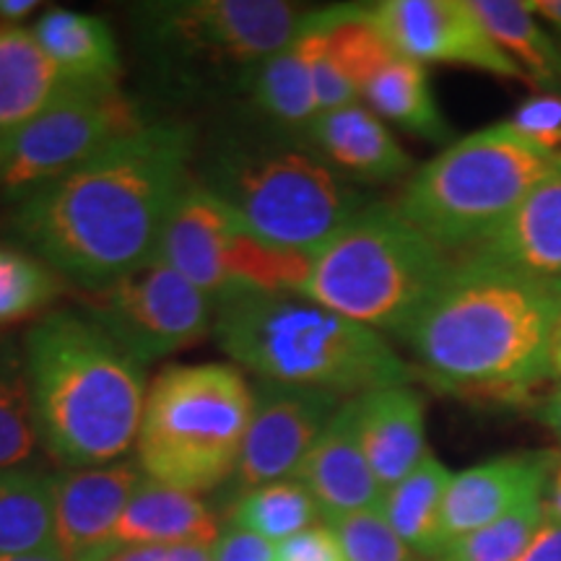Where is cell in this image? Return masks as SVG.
<instances>
[{
  "mask_svg": "<svg viewBox=\"0 0 561 561\" xmlns=\"http://www.w3.org/2000/svg\"><path fill=\"white\" fill-rule=\"evenodd\" d=\"M453 473L437 455L426 453L413 471L382 494L380 510L390 528L419 557L439 553V525Z\"/></svg>",
  "mask_w": 561,
  "mask_h": 561,
  "instance_id": "484cf974",
  "label": "cell"
},
{
  "mask_svg": "<svg viewBox=\"0 0 561 561\" xmlns=\"http://www.w3.org/2000/svg\"><path fill=\"white\" fill-rule=\"evenodd\" d=\"M543 507H546V517H549V520L561 523V460L557 462V468H553L549 486H546Z\"/></svg>",
  "mask_w": 561,
  "mask_h": 561,
  "instance_id": "74e56055",
  "label": "cell"
},
{
  "mask_svg": "<svg viewBox=\"0 0 561 561\" xmlns=\"http://www.w3.org/2000/svg\"><path fill=\"white\" fill-rule=\"evenodd\" d=\"M356 426L371 473L382 491L403 481L426 453V403L411 385L354 398Z\"/></svg>",
  "mask_w": 561,
  "mask_h": 561,
  "instance_id": "d6986e66",
  "label": "cell"
},
{
  "mask_svg": "<svg viewBox=\"0 0 561 561\" xmlns=\"http://www.w3.org/2000/svg\"><path fill=\"white\" fill-rule=\"evenodd\" d=\"M551 375H561V322L551 343Z\"/></svg>",
  "mask_w": 561,
  "mask_h": 561,
  "instance_id": "7bdbcfd3",
  "label": "cell"
},
{
  "mask_svg": "<svg viewBox=\"0 0 561 561\" xmlns=\"http://www.w3.org/2000/svg\"><path fill=\"white\" fill-rule=\"evenodd\" d=\"M543 494H533L486 528L447 543L434 561H517L546 520Z\"/></svg>",
  "mask_w": 561,
  "mask_h": 561,
  "instance_id": "4dcf8cb0",
  "label": "cell"
},
{
  "mask_svg": "<svg viewBox=\"0 0 561 561\" xmlns=\"http://www.w3.org/2000/svg\"><path fill=\"white\" fill-rule=\"evenodd\" d=\"M325 525L333 530L346 561H419V553L401 541L380 507L325 517Z\"/></svg>",
  "mask_w": 561,
  "mask_h": 561,
  "instance_id": "d6a6232c",
  "label": "cell"
},
{
  "mask_svg": "<svg viewBox=\"0 0 561 561\" xmlns=\"http://www.w3.org/2000/svg\"><path fill=\"white\" fill-rule=\"evenodd\" d=\"M68 83L34 32L0 24V133H16L60 96Z\"/></svg>",
  "mask_w": 561,
  "mask_h": 561,
  "instance_id": "cb8c5ba5",
  "label": "cell"
},
{
  "mask_svg": "<svg viewBox=\"0 0 561 561\" xmlns=\"http://www.w3.org/2000/svg\"><path fill=\"white\" fill-rule=\"evenodd\" d=\"M0 561H66L58 551L53 553H21V557H0Z\"/></svg>",
  "mask_w": 561,
  "mask_h": 561,
  "instance_id": "ee69618b",
  "label": "cell"
},
{
  "mask_svg": "<svg viewBox=\"0 0 561 561\" xmlns=\"http://www.w3.org/2000/svg\"><path fill=\"white\" fill-rule=\"evenodd\" d=\"M45 453L62 471L125 460L138 442L146 367L81 310H55L24 335Z\"/></svg>",
  "mask_w": 561,
  "mask_h": 561,
  "instance_id": "3957f363",
  "label": "cell"
},
{
  "mask_svg": "<svg viewBox=\"0 0 561 561\" xmlns=\"http://www.w3.org/2000/svg\"><path fill=\"white\" fill-rule=\"evenodd\" d=\"M273 561H346V557L328 525H312L278 543Z\"/></svg>",
  "mask_w": 561,
  "mask_h": 561,
  "instance_id": "e575fe53",
  "label": "cell"
},
{
  "mask_svg": "<svg viewBox=\"0 0 561 561\" xmlns=\"http://www.w3.org/2000/svg\"><path fill=\"white\" fill-rule=\"evenodd\" d=\"M250 413L252 385L231 364L161 369L140 419V471L187 494L221 486L237 471Z\"/></svg>",
  "mask_w": 561,
  "mask_h": 561,
  "instance_id": "ba28073f",
  "label": "cell"
},
{
  "mask_svg": "<svg viewBox=\"0 0 561 561\" xmlns=\"http://www.w3.org/2000/svg\"><path fill=\"white\" fill-rule=\"evenodd\" d=\"M214 339L257 380L359 398L409 385L411 371L380 333L301 294H240L216 305Z\"/></svg>",
  "mask_w": 561,
  "mask_h": 561,
  "instance_id": "277c9868",
  "label": "cell"
},
{
  "mask_svg": "<svg viewBox=\"0 0 561 561\" xmlns=\"http://www.w3.org/2000/svg\"><path fill=\"white\" fill-rule=\"evenodd\" d=\"M66 291V280L45 261L19 244H0V328L50 307Z\"/></svg>",
  "mask_w": 561,
  "mask_h": 561,
  "instance_id": "1f68e13d",
  "label": "cell"
},
{
  "mask_svg": "<svg viewBox=\"0 0 561 561\" xmlns=\"http://www.w3.org/2000/svg\"><path fill=\"white\" fill-rule=\"evenodd\" d=\"M559 458L549 453L504 455L453 476L439 525V551L500 520L533 494H543Z\"/></svg>",
  "mask_w": 561,
  "mask_h": 561,
  "instance_id": "e0dca14e",
  "label": "cell"
},
{
  "mask_svg": "<svg viewBox=\"0 0 561 561\" xmlns=\"http://www.w3.org/2000/svg\"><path fill=\"white\" fill-rule=\"evenodd\" d=\"M307 140L346 180L392 182L411 172V157L398 138L359 102L318 115Z\"/></svg>",
  "mask_w": 561,
  "mask_h": 561,
  "instance_id": "44dd1931",
  "label": "cell"
},
{
  "mask_svg": "<svg viewBox=\"0 0 561 561\" xmlns=\"http://www.w3.org/2000/svg\"><path fill=\"white\" fill-rule=\"evenodd\" d=\"M318 515V502L312 500L305 483L286 479L237 496L231 507V525L278 546L297 533L312 528Z\"/></svg>",
  "mask_w": 561,
  "mask_h": 561,
  "instance_id": "f546056e",
  "label": "cell"
},
{
  "mask_svg": "<svg viewBox=\"0 0 561 561\" xmlns=\"http://www.w3.org/2000/svg\"><path fill=\"white\" fill-rule=\"evenodd\" d=\"M159 261L221 305L240 294H299L312 255L263 242L193 180L174 208Z\"/></svg>",
  "mask_w": 561,
  "mask_h": 561,
  "instance_id": "30bf717a",
  "label": "cell"
},
{
  "mask_svg": "<svg viewBox=\"0 0 561 561\" xmlns=\"http://www.w3.org/2000/svg\"><path fill=\"white\" fill-rule=\"evenodd\" d=\"M453 265L396 206L367 203L312 252L299 294L371 331L403 339Z\"/></svg>",
  "mask_w": 561,
  "mask_h": 561,
  "instance_id": "8992f818",
  "label": "cell"
},
{
  "mask_svg": "<svg viewBox=\"0 0 561 561\" xmlns=\"http://www.w3.org/2000/svg\"><path fill=\"white\" fill-rule=\"evenodd\" d=\"M541 421L561 439V385H557L541 403Z\"/></svg>",
  "mask_w": 561,
  "mask_h": 561,
  "instance_id": "f35d334b",
  "label": "cell"
},
{
  "mask_svg": "<svg viewBox=\"0 0 561 561\" xmlns=\"http://www.w3.org/2000/svg\"><path fill=\"white\" fill-rule=\"evenodd\" d=\"M462 257L561 278V161L525 195L500 229Z\"/></svg>",
  "mask_w": 561,
  "mask_h": 561,
  "instance_id": "ffe728a7",
  "label": "cell"
},
{
  "mask_svg": "<svg viewBox=\"0 0 561 561\" xmlns=\"http://www.w3.org/2000/svg\"><path fill=\"white\" fill-rule=\"evenodd\" d=\"M525 5L561 34V0H525Z\"/></svg>",
  "mask_w": 561,
  "mask_h": 561,
  "instance_id": "ab89813d",
  "label": "cell"
},
{
  "mask_svg": "<svg viewBox=\"0 0 561 561\" xmlns=\"http://www.w3.org/2000/svg\"><path fill=\"white\" fill-rule=\"evenodd\" d=\"M37 0H0V19L3 21H16L30 16L37 9Z\"/></svg>",
  "mask_w": 561,
  "mask_h": 561,
  "instance_id": "b9f144b4",
  "label": "cell"
},
{
  "mask_svg": "<svg viewBox=\"0 0 561 561\" xmlns=\"http://www.w3.org/2000/svg\"><path fill=\"white\" fill-rule=\"evenodd\" d=\"M191 123H146L13 203L19 248L62 280L96 291L159 257L167 227L198 159Z\"/></svg>",
  "mask_w": 561,
  "mask_h": 561,
  "instance_id": "6da1fadb",
  "label": "cell"
},
{
  "mask_svg": "<svg viewBox=\"0 0 561 561\" xmlns=\"http://www.w3.org/2000/svg\"><path fill=\"white\" fill-rule=\"evenodd\" d=\"M294 479L305 483L312 500L318 502L322 520L346 512L380 507L385 491L364 455L354 398L341 403Z\"/></svg>",
  "mask_w": 561,
  "mask_h": 561,
  "instance_id": "ac0fdd59",
  "label": "cell"
},
{
  "mask_svg": "<svg viewBox=\"0 0 561 561\" xmlns=\"http://www.w3.org/2000/svg\"><path fill=\"white\" fill-rule=\"evenodd\" d=\"M167 549L161 546H110L89 561H164Z\"/></svg>",
  "mask_w": 561,
  "mask_h": 561,
  "instance_id": "8d00e7d4",
  "label": "cell"
},
{
  "mask_svg": "<svg viewBox=\"0 0 561 561\" xmlns=\"http://www.w3.org/2000/svg\"><path fill=\"white\" fill-rule=\"evenodd\" d=\"M195 180L263 242L307 255L367 206L310 140L263 123L214 136Z\"/></svg>",
  "mask_w": 561,
  "mask_h": 561,
  "instance_id": "5b68a950",
  "label": "cell"
},
{
  "mask_svg": "<svg viewBox=\"0 0 561 561\" xmlns=\"http://www.w3.org/2000/svg\"><path fill=\"white\" fill-rule=\"evenodd\" d=\"M341 398L271 380L252 382V413L231 491L248 494L268 483L294 479L307 453L331 424Z\"/></svg>",
  "mask_w": 561,
  "mask_h": 561,
  "instance_id": "5bb4252c",
  "label": "cell"
},
{
  "mask_svg": "<svg viewBox=\"0 0 561 561\" xmlns=\"http://www.w3.org/2000/svg\"><path fill=\"white\" fill-rule=\"evenodd\" d=\"M471 9L489 37L523 68L533 89L561 91V47L525 0H471Z\"/></svg>",
  "mask_w": 561,
  "mask_h": 561,
  "instance_id": "4316f807",
  "label": "cell"
},
{
  "mask_svg": "<svg viewBox=\"0 0 561 561\" xmlns=\"http://www.w3.org/2000/svg\"><path fill=\"white\" fill-rule=\"evenodd\" d=\"M5 151H9V136H5V133H0V164H3Z\"/></svg>",
  "mask_w": 561,
  "mask_h": 561,
  "instance_id": "f6af8a7d",
  "label": "cell"
},
{
  "mask_svg": "<svg viewBox=\"0 0 561 561\" xmlns=\"http://www.w3.org/2000/svg\"><path fill=\"white\" fill-rule=\"evenodd\" d=\"M210 557L214 561H273L276 557V543L265 541L255 533L234 528L229 525L210 546Z\"/></svg>",
  "mask_w": 561,
  "mask_h": 561,
  "instance_id": "d590c367",
  "label": "cell"
},
{
  "mask_svg": "<svg viewBox=\"0 0 561 561\" xmlns=\"http://www.w3.org/2000/svg\"><path fill=\"white\" fill-rule=\"evenodd\" d=\"M91 314L140 367L214 333L216 301L159 257L96 291H81Z\"/></svg>",
  "mask_w": 561,
  "mask_h": 561,
  "instance_id": "7c38bea8",
  "label": "cell"
},
{
  "mask_svg": "<svg viewBox=\"0 0 561 561\" xmlns=\"http://www.w3.org/2000/svg\"><path fill=\"white\" fill-rule=\"evenodd\" d=\"M146 479L138 460L53 473L55 546L66 561H89L110 549L130 496Z\"/></svg>",
  "mask_w": 561,
  "mask_h": 561,
  "instance_id": "2e32d148",
  "label": "cell"
},
{
  "mask_svg": "<svg viewBox=\"0 0 561 561\" xmlns=\"http://www.w3.org/2000/svg\"><path fill=\"white\" fill-rule=\"evenodd\" d=\"M53 551V473L0 471V557Z\"/></svg>",
  "mask_w": 561,
  "mask_h": 561,
  "instance_id": "f1b7e54d",
  "label": "cell"
},
{
  "mask_svg": "<svg viewBox=\"0 0 561 561\" xmlns=\"http://www.w3.org/2000/svg\"><path fill=\"white\" fill-rule=\"evenodd\" d=\"M328 45L341 68L356 87L359 100L375 112L413 136L445 144L453 130L442 117V110L421 62L405 58L371 30L359 5L325 9Z\"/></svg>",
  "mask_w": 561,
  "mask_h": 561,
  "instance_id": "4fadbf2b",
  "label": "cell"
},
{
  "mask_svg": "<svg viewBox=\"0 0 561 561\" xmlns=\"http://www.w3.org/2000/svg\"><path fill=\"white\" fill-rule=\"evenodd\" d=\"M561 278L462 257L403 341L453 388L517 396L551 375Z\"/></svg>",
  "mask_w": 561,
  "mask_h": 561,
  "instance_id": "7a4b0ae2",
  "label": "cell"
},
{
  "mask_svg": "<svg viewBox=\"0 0 561 561\" xmlns=\"http://www.w3.org/2000/svg\"><path fill=\"white\" fill-rule=\"evenodd\" d=\"M561 161L543 146L496 123L455 140L413 172L396 208L445 252H471Z\"/></svg>",
  "mask_w": 561,
  "mask_h": 561,
  "instance_id": "52a82bcc",
  "label": "cell"
},
{
  "mask_svg": "<svg viewBox=\"0 0 561 561\" xmlns=\"http://www.w3.org/2000/svg\"><path fill=\"white\" fill-rule=\"evenodd\" d=\"M34 37L55 68L73 83H117L121 47L107 21L91 13L53 9L34 24Z\"/></svg>",
  "mask_w": 561,
  "mask_h": 561,
  "instance_id": "603a6c76",
  "label": "cell"
},
{
  "mask_svg": "<svg viewBox=\"0 0 561 561\" xmlns=\"http://www.w3.org/2000/svg\"><path fill=\"white\" fill-rule=\"evenodd\" d=\"M219 520L206 502L146 476L130 496L112 543L115 546H214Z\"/></svg>",
  "mask_w": 561,
  "mask_h": 561,
  "instance_id": "7402d4cb",
  "label": "cell"
},
{
  "mask_svg": "<svg viewBox=\"0 0 561 561\" xmlns=\"http://www.w3.org/2000/svg\"><path fill=\"white\" fill-rule=\"evenodd\" d=\"M307 11L284 0H161L133 9L136 34L167 73L198 81L237 73L240 83L297 37Z\"/></svg>",
  "mask_w": 561,
  "mask_h": 561,
  "instance_id": "9c48e42d",
  "label": "cell"
},
{
  "mask_svg": "<svg viewBox=\"0 0 561 561\" xmlns=\"http://www.w3.org/2000/svg\"><path fill=\"white\" fill-rule=\"evenodd\" d=\"M242 89L248 91L252 110L261 117V123L280 133H291V136L305 133L307 138V130L320 115L312 89L310 55L299 32L291 45L252 70Z\"/></svg>",
  "mask_w": 561,
  "mask_h": 561,
  "instance_id": "d4e9b609",
  "label": "cell"
},
{
  "mask_svg": "<svg viewBox=\"0 0 561 561\" xmlns=\"http://www.w3.org/2000/svg\"><path fill=\"white\" fill-rule=\"evenodd\" d=\"M364 16L392 50L424 62H450L528 83L523 68L489 37L471 0H382Z\"/></svg>",
  "mask_w": 561,
  "mask_h": 561,
  "instance_id": "9a60e30c",
  "label": "cell"
},
{
  "mask_svg": "<svg viewBox=\"0 0 561 561\" xmlns=\"http://www.w3.org/2000/svg\"><path fill=\"white\" fill-rule=\"evenodd\" d=\"M164 561H214L210 546H172L167 549Z\"/></svg>",
  "mask_w": 561,
  "mask_h": 561,
  "instance_id": "60d3db41",
  "label": "cell"
},
{
  "mask_svg": "<svg viewBox=\"0 0 561 561\" xmlns=\"http://www.w3.org/2000/svg\"><path fill=\"white\" fill-rule=\"evenodd\" d=\"M146 125L121 83H73L9 136L0 191L19 203Z\"/></svg>",
  "mask_w": 561,
  "mask_h": 561,
  "instance_id": "8fae6325",
  "label": "cell"
},
{
  "mask_svg": "<svg viewBox=\"0 0 561 561\" xmlns=\"http://www.w3.org/2000/svg\"><path fill=\"white\" fill-rule=\"evenodd\" d=\"M520 136L561 153V91H541L525 100L507 121Z\"/></svg>",
  "mask_w": 561,
  "mask_h": 561,
  "instance_id": "836d02e7",
  "label": "cell"
},
{
  "mask_svg": "<svg viewBox=\"0 0 561 561\" xmlns=\"http://www.w3.org/2000/svg\"><path fill=\"white\" fill-rule=\"evenodd\" d=\"M45 455L24 343L0 339V471H39Z\"/></svg>",
  "mask_w": 561,
  "mask_h": 561,
  "instance_id": "83f0119b",
  "label": "cell"
}]
</instances>
